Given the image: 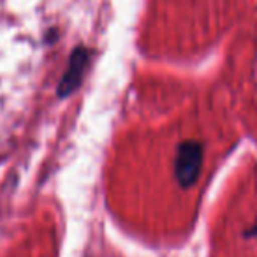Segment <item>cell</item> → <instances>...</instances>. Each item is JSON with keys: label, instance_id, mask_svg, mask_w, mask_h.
Returning a JSON list of instances; mask_svg holds the SVG:
<instances>
[{"label": "cell", "instance_id": "2", "mask_svg": "<svg viewBox=\"0 0 257 257\" xmlns=\"http://www.w3.org/2000/svg\"><path fill=\"white\" fill-rule=\"evenodd\" d=\"M88 62H90V53L86 48L79 46L72 51L69 65H67V69H65L64 76H62L60 85H58V97L64 99V97L71 95V93L78 88Z\"/></svg>", "mask_w": 257, "mask_h": 257}, {"label": "cell", "instance_id": "1", "mask_svg": "<svg viewBox=\"0 0 257 257\" xmlns=\"http://www.w3.org/2000/svg\"><path fill=\"white\" fill-rule=\"evenodd\" d=\"M203 166V145L199 141H185L178 147L175 157L176 182L187 189L197 182Z\"/></svg>", "mask_w": 257, "mask_h": 257}, {"label": "cell", "instance_id": "3", "mask_svg": "<svg viewBox=\"0 0 257 257\" xmlns=\"http://www.w3.org/2000/svg\"><path fill=\"white\" fill-rule=\"evenodd\" d=\"M245 236H246V238H255V236H257V222L252 225V227L246 229V231H245Z\"/></svg>", "mask_w": 257, "mask_h": 257}]
</instances>
